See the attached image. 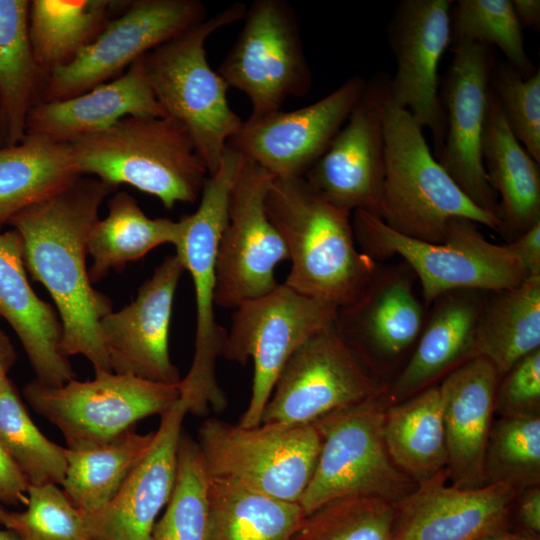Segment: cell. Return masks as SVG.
Here are the masks:
<instances>
[{
	"mask_svg": "<svg viewBox=\"0 0 540 540\" xmlns=\"http://www.w3.org/2000/svg\"><path fill=\"white\" fill-rule=\"evenodd\" d=\"M246 6L233 3L142 57L157 101L187 130L209 175L243 120L229 105V86L210 66L205 44L210 35L241 20Z\"/></svg>",
	"mask_w": 540,
	"mask_h": 540,
	"instance_id": "obj_4",
	"label": "cell"
},
{
	"mask_svg": "<svg viewBox=\"0 0 540 540\" xmlns=\"http://www.w3.org/2000/svg\"><path fill=\"white\" fill-rule=\"evenodd\" d=\"M179 384L102 371L93 380L72 379L61 386L34 379L23 395L35 412L61 431L66 448L82 449L105 444L139 420L168 412L180 398Z\"/></svg>",
	"mask_w": 540,
	"mask_h": 540,
	"instance_id": "obj_10",
	"label": "cell"
},
{
	"mask_svg": "<svg viewBox=\"0 0 540 540\" xmlns=\"http://www.w3.org/2000/svg\"><path fill=\"white\" fill-rule=\"evenodd\" d=\"M395 516L392 502L343 497L305 515L291 540H391Z\"/></svg>",
	"mask_w": 540,
	"mask_h": 540,
	"instance_id": "obj_41",
	"label": "cell"
},
{
	"mask_svg": "<svg viewBox=\"0 0 540 540\" xmlns=\"http://www.w3.org/2000/svg\"><path fill=\"white\" fill-rule=\"evenodd\" d=\"M184 271L176 253L166 256L130 304L102 318L101 333L112 372L164 384L181 382L168 341L175 292Z\"/></svg>",
	"mask_w": 540,
	"mask_h": 540,
	"instance_id": "obj_21",
	"label": "cell"
},
{
	"mask_svg": "<svg viewBox=\"0 0 540 540\" xmlns=\"http://www.w3.org/2000/svg\"><path fill=\"white\" fill-rule=\"evenodd\" d=\"M383 434L392 462L417 485L446 470L447 447L438 385L388 406Z\"/></svg>",
	"mask_w": 540,
	"mask_h": 540,
	"instance_id": "obj_32",
	"label": "cell"
},
{
	"mask_svg": "<svg viewBox=\"0 0 540 540\" xmlns=\"http://www.w3.org/2000/svg\"><path fill=\"white\" fill-rule=\"evenodd\" d=\"M7 145L6 126L0 108V147Z\"/></svg>",
	"mask_w": 540,
	"mask_h": 540,
	"instance_id": "obj_51",
	"label": "cell"
},
{
	"mask_svg": "<svg viewBox=\"0 0 540 540\" xmlns=\"http://www.w3.org/2000/svg\"><path fill=\"white\" fill-rule=\"evenodd\" d=\"M107 206V216L94 223L88 236V254L93 259L88 272L92 283L103 279L110 270L122 269L143 258L156 247H176L181 240L182 218H150L126 191L111 196Z\"/></svg>",
	"mask_w": 540,
	"mask_h": 540,
	"instance_id": "obj_31",
	"label": "cell"
},
{
	"mask_svg": "<svg viewBox=\"0 0 540 540\" xmlns=\"http://www.w3.org/2000/svg\"><path fill=\"white\" fill-rule=\"evenodd\" d=\"M197 444L211 477L299 504L321 440L313 423L244 428L208 418L199 427Z\"/></svg>",
	"mask_w": 540,
	"mask_h": 540,
	"instance_id": "obj_9",
	"label": "cell"
},
{
	"mask_svg": "<svg viewBox=\"0 0 540 540\" xmlns=\"http://www.w3.org/2000/svg\"><path fill=\"white\" fill-rule=\"evenodd\" d=\"M506 245L528 276H540V222Z\"/></svg>",
	"mask_w": 540,
	"mask_h": 540,
	"instance_id": "obj_46",
	"label": "cell"
},
{
	"mask_svg": "<svg viewBox=\"0 0 540 540\" xmlns=\"http://www.w3.org/2000/svg\"><path fill=\"white\" fill-rule=\"evenodd\" d=\"M304 517L298 503L210 479L206 540H291Z\"/></svg>",
	"mask_w": 540,
	"mask_h": 540,
	"instance_id": "obj_35",
	"label": "cell"
},
{
	"mask_svg": "<svg viewBox=\"0 0 540 540\" xmlns=\"http://www.w3.org/2000/svg\"><path fill=\"white\" fill-rule=\"evenodd\" d=\"M499 381L494 365L475 356L450 371L438 385L447 447L446 470L452 485H485L484 455Z\"/></svg>",
	"mask_w": 540,
	"mask_h": 540,
	"instance_id": "obj_24",
	"label": "cell"
},
{
	"mask_svg": "<svg viewBox=\"0 0 540 540\" xmlns=\"http://www.w3.org/2000/svg\"><path fill=\"white\" fill-rule=\"evenodd\" d=\"M481 153L489 185L499 202V234L509 243L540 222V170L510 130L491 88Z\"/></svg>",
	"mask_w": 540,
	"mask_h": 540,
	"instance_id": "obj_28",
	"label": "cell"
},
{
	"mask_svg": "<svg viewBox=\"0 0 540 540\" xmlns=\"http://www.w3.org/2000/svg\"><path fill=\"white\" fill-rule=\"evenodd\" d=\"M336 309L283 283L233 310L222 356L241 365L251 358L254 365L251 396L239 426L260 425L263 410L288 359L305 340L333 323Z\"/></svg>",
	"mask_w": 540,
	"mask_h": 540,
	"instance_id": "obj_12",
	"label": "cell"
},
{
	"mask_svg": "<svg viewBox=\"0 0 540 540\" xmlns=\"http://www.w3.org/2000/svg\"><path fill=\"white\" fill-rule=\"evenodd\" d=\"M15 360L14 347L5 332L0 329V386L8 379L7 374Z\"/></svg>",
	"mask_w": 540,
	"mask_h": 540,
	"instance_id": "obj_49",
	"label": "cell"
},
{
	"mask_svg": "<svg viewBox=\"0 0 540 540\" xmlns=\"http://www.w3.org/2000/svg\"><path fill=\"white\" fill-rule=\"evenodd\" d=\"M389 80L388 75L377 73L366 81L348 119L303 176L334 205L378 218L385 175L384 115L390 98Z\"/></svg>",
	"mask_w": 540,
	"mask_h": 540,
	"instance_id": "obj_16",
	"label": "cell"
},
{
	"mask_svg": "<svg viewBox=\"0 0 540 540\" xmlns=\"http://www.w3.org/2000/svg\"><path fill=\"white\" fill-rule=\"evenodd\" d=\"M385 175L380 219L406 237L444 241L453 218H466L499 233L501 221L476 204L436 160L423 128L390 98L384 115Z\"/></svg>",
	"mask_w": 540,
	"mask_h": 540,
	"instance_id": "obj_5",
	"label": "cell"
},
{
	"mask_svg": "<svg viewBox=\"0 0 540 540\" xmlns=\"http://www.w3.org/2000/svg\"><path fill=\"white\" fill-rule=\"evenodd\" d=\"M274 176L246 161L231 190L227 223L216 257L215 305L234 310L272 292L276 267L289 261L287 246L270 220L265 198Z\"/></svg>",
	"mask_w": 540,
	"mask_h": 540,
	"instance_id": "obj_14",
	"label": "cell"
},
{
	"mask_svg": "<svg viewBox=\"0 0 540 540\" xmlns=\"http://www.w3.org/2000/svg\"><path fill=\"white\" fill-rule=\"evenodd\" d=\"M386 387L366 369L332 323L305 340L288 359L260 424L313 423Z\"/></svg>",
	"mask_w": 540,
	"mask_h": 540,
	"instance_id": "obj_15",
	"label": "cell"
},
{
	"mask_svg": "<svg viewBox=\"0 0 540 540\" xmlns=\"http://www.w3.org/2000/svg\"><path fill=\"white\" fill-rule=\"evenodd\" d=\"M206 18L199 0L128 1L72 62L47 76L42 102L67 99L121 76L144 55Z\"/></svg>",
	"mask_w": 540,
	"mask_h": 540,
	"instance_id": "obj_13",
	"label": "cell"
},
{
	"mask_svg": "<svg viewBox=\"0 0 540 540\" xmlns=\"http://www.w3.org/2000/svg\"><path fill=\"white\" fill-rule=\"evenodd\" d=\"M186 403L161 415L150 448L130 472L113 500L102 510L84 514L95 540H152L156 517L173 492Z\"/></svg>",
	"mask_w": 540,
	"mask_h": 540,
	"instance_id": "obj_23",
	"label": "cell"
},
{
	"mask_svg": "<svg viewBox=\"0 0 540 540\" xmlns=\"http://www.w3.org/2000/svg\"><path fill=\"white\" fill-rule=\"evenodd\" d=\"M519 516L522 523L533 533L540 532V488L539 485L529 487L523 495Z\"/></svg>",
	"mask_w": 540,
	"mask_h": 540,
	"instance_id": "obj_47",
	"label": "cell"
},
{
	"mask_svg": "<svg viewBox=\"0 0 540 540\" xmlns=\"http://www.w3.org/2000/svg\"><path fill=\"white\" fill-rule=\"evenodd\" d=\"M482 540H536L535 538L523 536L520 534L506 533L500 531L490 536L483 538Z\"/></svg>",
	"mask_w": 540,
	"mask_h": 540,
	"instance_id": "obj_50",
	"label": "cell"
},
{
	"mask_svg": "<svg viewBox=\"0 0 540 540\" xmlns=\"http://www.w3.org/2000/svg\"><path fill=\"white\" fill-rule=\"evenodd\" d=\"M128 1L32 0L28 32L36 62L48 76L72 62Z\"/></svg>",
	"mask_w": 540,
	"mask_h": 540,
	"instance_id": "obj_34",
	"label": "cell"
},
{
	"mask_svg": "<svg viewBox=\"0 0 540 540\" xmlns=\"http://www.w3.org/2000/svg\"><path fill=\"white\" fill-rule=\"evenodd\" d=\"M366 81L353 76L318 101L293 111L250 116L227 146L274 177H303L326 152L361 96Z\"/></svg>",
	"mask_w": 540,
	"mask_h": 540,
	"instance_id": "obj_18",
	"label": "cell"
},
{
	"mask_svg": "<svg viewBox=\"0 0 540 540\" xmlns=\"http://www.w3.org/2000/svg\"><path fill=\"white\" fill-rule=\"evenodd\" d=\"M114 189L82 176L7 223L21 237L26 270L55 303L62 329L61 353L84 356L95 373L112 372L100 327L112 303L92 286L86 267L88 236L102 202Z\"/></svg>",
	"mask_w": 540,
	"mask_h": 540,
	"instance_id": "obj_1",
	"label": "cell"
},
{
	"mask_svg": "<svg viewBox=\"0 0 540 540\" xmlns=\"http://www.w3.org/2000/svg\"><path fill=\"white\" fill-rule=\"evenodd\" d=\"M127 116H167L149 85L142 58L121 76L84 93L40 102L28 115L25 134L69 143Z\"/></svg>",
	"mask_w": 540,
	"mask_h": 540,
	"instance_id": "obj_26",
	"label": "cell"
},
{
	"mask_svg": "<svg viewBox=\"0 0 540 540\" xmlns=\"http://www.w3.org/2000/svg\"><path fill=\"white\" fill-rule=\"evenodd\" d=\"M451 44L461 41L497 46L523 78L536 71L524 48L523 29L511 0H459L450 12Z\"/></svg>",
	"mask_w": 540,
	"mask_h": 540,
	"instance_id": "obj_40",
	"label": "cell"
},
{
	"mask_svg": "<svg viewBox=\"0 0 540 540\" xmlns=\"http://www.w3.org/2000/svg\"><path fill=\"white\" fill-rule=\"evenodd\" d=\"M352 226L358 248L373 261L398 255L412 269L427 309L448 291H499L516 287L528 277L507 245L488 241L470 219H451L440 244L399 234L364 211L352 213Z\"/></svg>",
	"mask_w": 540,
	"mask_h": 540,
	"instance_id": "obj_7",
	"label": "cell"
},
{
	"mask_svg": "<svg viewBox=\"0 0 540 540\" xmlns=\"http://www.w3.org/2000/svg\"><path fill=\"white\" fill-rule=\"evenodd\" d=\"M26 272L20 235L14 229L0 233V317L19 338L35 379L61 386L75 379V372L60 350L59 316L37 296Z\"/></svg>",
	"mask_w": 540,
	"mask_h": 540,
	"instance_id": "obj_25",
	"label": "cell"
},
{
	"mask_svg": "<svg viewBox=\"0 0 540 540\" xmlns=\"http://www.w3.org/2000/svg\"><path fill=\"white\" fill-rule=\"evenodd\" d=\"M246 161L241 153L226 147L219 167L204 183L198 208L182 218L184 230L175 247L191 276L196 305L194 356L179 384L180 398L188 413L197 416L206 415L210 409L220 412L227 405L216 371L227 333L215 315L216 257L227 223L231 190Z\"/></svg>",
	"mask_w": 540,
	"mask_h": 540,
	"instance_id": "obj_6",
	"label": "cell"
},
{
	"mask_svg": "<svg viewBox=\"0 0 540 540\" xmlns=\"http://www.w3.org/2000/svg\"><path fill=\"white\" fill-rule=\"evenodd\" d=\"M265 207L289 253L286 286L336 308L363 291L377 262L358 248L351 212L325 199L304 177H274Z\"/></svg>",
	"mask_w": 540,
	"mask_h": 540,
	"instance_id": "obj_2",
	"label": "cell"
},
{
	"mask_svg": "<svg viewBox=\"0 0 540 540\" xmlns=\"http://www.w3.org/2000/svg\"><path fill=\"white\" fill-rule=\"evenodd\" d=\"M485 484L503 483L516 491L538 485L540 416H503L491 426L484 455Z\"/></svg>",
	"mask_w": 540,
	"mask_h": 540,
	"instance_id": "obj_39",
	"label": "cell"
},
{
	"mask_svg": "<svg viewBox=\"0 0 540 540\" xmlns=\"http://www.w3.org/2000/svg\"><path fill=\"white\" fill-rule=\"evenodd\" d=\"M210 479L197 442L182 432L175 486L152 540H206Z\"/></svg>",
	"mask_w": 540,
	"mask_h": 540,
	"instance_id": "obj_38",
	"label": "cell"
},
{
	"mask_svg": "<svg viewBox=\"0 0 540 540\" xmlns=\"http://www.w3.org/2000/svg\"><path fill=\"white\" fill-rule=\"evenodd\" d=\"M540 349V276L487 292L477 321L473 356L488 359L500 379L522 358Z\"/></svg>",
	"mask_w": 540,
	"mask_h": 540,
	"instance_id": "obj_30",
	"label": "cell"
},
{
	"mask_svg": "<svg viewBox=\"0 0 540 540\" xmlns=\"http://www.w3.org/2000/svg\"><path fill=\"white\" fill-rule=\"evenodd\" d=\"M446 478L444 470L396 504L391 540H482L503 531L515 489L448 486Z\"/></svg>",
	"mask_w": 540,
	"mask_h": 540,
	"instance_id": "obj_22",
	"label": "cell"
},
{
	"mask_svg": "<svg viewBox=\"0 0 540 540\" xmlns=\"http://www.w3.org/2000/svg\"><path fill=\"white\" fill-rule=\"evenodd\" d=\"M154 434H140L133 427L102 445L67 448L61 486L70 502L84 514L106 507L150 448Z\"/></svg>",
	"mask_w": 540,
	"mask_h": 540,
	"instance_id": "obj_36",
	"label": "cell"
},
{
	"mask_svg": "<svg viewBox=\"0 0 540 540\" xmlns=\"http://www.w3.org/2000/svg\"><path fill=\"white\" fill-rule=\"evenodd\" d=\"M490 88L510 130L540 164V70L523 78L508 63L494 65Z\"/></svg>",
	"mask_w": 540,
	"mask_h": 540,
	"instance_id": "obj_43",
	"label": "cell"
},
{
	"mask_svg": "<svg viewBox=\"0 0 540 540\" xmlns=\"http://www.w3.org/2000/svg\"><path fill=\"white\" fill-rule=\"evenodd\" d=\"M416 280L404 261L377 263L363 291L336 309L334 327L378 381L384 364L414 347L422 331L427 308L416 292Z\"/></svg>",
	"mask_w": 540,
	"mask_h": 540,
	"instance_id": "obj_19",
	"label": "cell"
},
{
	"mask_svg": "<svg viewBox=\"0 0 540 540\" xmlns=\"http://www.w3.org/2000/svg\"><path fill=\"white\" fill-rule=\"evenodd\" d=\"M520 26L538 31L540 28L539 0H511Z\"/></svg>",
	"mask_w": 540,
	"mask_h": 540,
	"instance_id": "obj_48",
	"label": "cell"
},
{
	"mask_svg": "<svg viewBox=\"0 0 540 540\" xmlns=\"http://www.w3.org/2000/svg\"><path fill=\"white\" fill-rule=\"evenodd\" d=\"M241 20V30L217 72L229 87L248 97L250 116L281 110L288 98L308 94L312 72L291 4L255 0Z\"/></svg>",
	"mask_w": 540,
	"mask_h": 540,
	"instance_id": "obj_11",
	"label": "cell"
},
{
	"mask_svg": "<svg viewBox=\"0 0 540 540\" xmlns=\"http://www.w3.org/2000/svg\"><path fill=\"white\" fill-rule=\"evenodd\" d=\"M27 497L23 511L0 504V525L19 540H95L84 513L58 485L29 486Z\"/></svg>",
	"mask_w": 540,
	"mask_h": 540,
	"instance_id": "obj_42",
	"label": "cell"
},
{
	"mask_svg": "<svg viewBox=\"0 0 540 540\" xmlns=\"http://www.w3.org/2000/svg\"><path fill=\"white\" fill-rule=\"evenodd\" d=\"M452 0L401 1L388 27L396 72L389 80L392 103L406 109L433 135L435 152L445 131L438 68L451 44Z\"/></svg>",
	"mask_w": 540,
	"mask_h": 540,
	"instance_id": "obj_20",
	"label": "cell"
},
{
	"mask_svg": "<svg viewBox=\"0 0 540 540\" xmlns=\"http://www.w3.org/2000/svg\"><path fill=\"white\" fill-rule=\"evenodd\" d=\"M0 540H19L18 537L10 530L0 529Z\"/></svg>",
	"mask_w": 540,
	"mask_h": 540,
	"instance_id": "obj_52",
	"label": "cell"
},
{
	"mask_svg": "<svg viewBox=\"0 0 540 540\" xmlns=\"http://www.w3.org/2000/svg\"><path fill=\"white\" fill-rule=\"evenodd\" d=\"M0 441L29 486L62 484L67 448L41 433L9 378L0 386Z\"/></svg>",
	"mask_w": 540,
	"mask_h": 540,
	"instance_id": "obj_37",
	"label": "cell"
},
{
	"mask_svg": "<svg viewBox=\"0 0 540 540\" xmlns=\"http://www.w3.org/2000/svg\"><path fill=\"white\" fill-rule=\"evenodd\" d=\"M29 5L27 0H0V108L7 145L25 136L28 115L42 102L47 79L29 39Z\"/></svg>",
	"mask_w": 540,
	"mask_h": 540,
	"instance_id": "obj_33",
	"label": "cell"
},
{
	"mask_svg": "<svg viewBox=\"0 0 540 540\" xmlns=\"http://www.w3.org/2000/svg\"><path fill=\"white\" fill-rule=\"evenodd\" d=\"M486 294L475 289L452 290L431 303L408 362L388 388L390 400L411 397L472 358Z\"/></svg>",
	"mask_w": 540,
	"mask_h": 540,
	"instance_id": "obj_27",
	"label": "cell"
},
{
	"mask_svg": "<svg viewBox=\"0 0 540 540\" xmlns=\"http://www.w3.org/2000/svg\"><path fill=\"white\" fill-rule=\"evenodd\" d=\"M495 408L503 416L539 414L540 349L522 358L500 379Z\"/></svg>",
	"mask_w": 540,
	"mask_h": 540,
	"instance_id": "obj_44",
	"label": "cell"
},
{
	"mask_svg": "<svg viewBox=\"0 0 540 540\" xmlns=\"http://www.w3.org/2000/svg\"><path fill=\"white\" fill-rule=\"evenodd\" d=\"M388 387L313 422L321 440L315 470L300 499L305 515L348 496H370L394 504L417 484L392 462L383 426Z\"/></svg>",
	"mask_w": 540,
	"mask_h": 540,
	"instance_id": "obj_8",
	"label": "cell"
},
{
	"mask_svg": "<svg viewBox=\"0 0 540 540\" xmlns=\"http://www.w3.org/2000/svg\"><path fill=\"white\" fill-rule=\"evenodd\" d=\"M68 144L82 176L130 185L168 209L196 202L209 175L187 130L169 116H127Z\"/></svg>",
	"mask_w": 540,
	"mask_h": 540,
	"instance_id": "obj_3",
	"label": "cell"
},
{
	"mask_svg": "<svg viewBox=\"0 0 540 540\" xmlns=\"http://www.w3.org/2000/svg\"><path fill=\"white\" fill-rule=\"evenodd\" d=\"M81 177L68 143L26 133L18 143L0 147V228Z\"/></svg>",
	"mask_w": 540,
	"mask_h": 540,
	"instance_id": "obj_29",
	"label": "cell"
},
{
	"mask_svg": "<svg viewBox=\"0 0 540 540\" xmlns=\"http://www.w3.org/2000/svg\"><path fill=\"white\" fill-rule=\"evenodd\" d=\"M28 488V482L0 441V504H26Z\"/></svg>",
	"mask_w": 540,
	"mask_h": 540,
	"instance_id": "obj_45",
	"label": "cell"
},
{
	"mask_svg": "<svg viewBox=\"0 0 540 540\" xmlns=\"http://www.w3.org/2000/svg\"><path fill=\"white\" fill-rule=\"evenodd\" d=\"M452 51L440 96L444 138L435 158L474 204L499 217L481 153L494 54L490 46L467 41L452 43Z\"/></svg>",
	"mask_w": 540,
	"mask_h": 540,
	"instance_id": "obj_17",
	"label": "cell"
}]
</instances>
